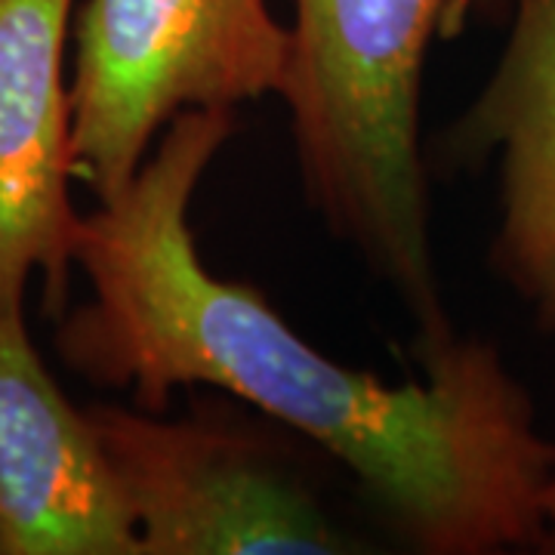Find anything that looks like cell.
I'll use <instances>...</instances> for the list:
<instances>
[{"label":"cell","mask_w":555,"mask_h":555,"mask_svg":"<svg viewBox=\"0 0 555 555\" xmlns=\"http://www.w3.org/2000/svg\"><path fill=\"white\" fill-rule=\"evenodd\" d=\"M291 53L269 0H87L68 93L75 177L115 198L182 112L281 96Z\"/></svg>","instance_id":"3"},{"label":"cell","mask_w":555,"mask_h":555,"mask_svg":"<svg viewBox=\"0 0 555 555\" xmlns=\"http://www.w3.org/2000/svg\"><path fill=\"white\" fill-rule=\"evenodd\" d=\"M478 0H297L281 90L306 195L408 302L420 346L451 334L438 291L420 96L429 47Z\"/></svg>","instance_id":"2"},{"label":"cell","mask_w":555,"mask_h":555,"mask_svg":"<svg viewBox=\"0 0 555 555\" xmlns=\"http://www.w3.org/2000/svg\"><path fill=\"white\" fill-rule=\"evenodd\" d=\"M68 16L72 0H0V302L10 306L25 302L35 272L60 306L75 262Z\"/></svg>","instance_id":"6"},{"label":"cell","mask_w":555,"mask_h":555,"mask_svg":"<svg viewBox=\"0 0 555 555\" xmlns=\"http://www.w3.org/2000/svg\"><path fill=\"white\" fill-rule=\"evenodd\" d=\"M454 167L500 164L494 272L555 334V0H516L494 72L444 139Z\"/></svg>","instance_id":"7"},{"label":"cell","mask_w":555,"mask_h":555,"mask_svg":"<svg viewBox=\"0 0 555 555\" xmlns=\"http://www.w3.org/2000/svg\"><path fill=\"white\" fill-rule=\"evenodd\" d=\"M232 127V108L182 112L137 177L78 219L90 299L62 321V358L80 377L133 389L142 411H164L177 386L238 396L339 460L420 553L540 543L555 441L494 343L451 331L416 346L423 379L389 386L201 262L189 210Z\"/></svg>","instance_id":"1"},{"label":"cell","mask_w":555,"mask_h":555,"mask_svg":"<svg viewBox=\"0 0 555 555\" xmlns=\"http://www.w3.org/2000/svg\"><path fill=\"white\" fill-rule=\"evenodd\" d=\"M137 525L142 555H339V531L275 454L214 420L87 411Z\"/></svg>","instance_id":"4"},{"label":"cell","mask_w":555,"mask_h":555,"mask_svg":"<svg viewBox=\"0 0 555 555\" xmlns=\"http://www.w3.org/2000/svg\"><path fill=\"white\" fill-rule=\"evenodd\" d=\"M0 555H142L87 411L62 396L0 302Z\"/></svg>","instance_id":"5"},{"label":"cell","mask_w":555,"mask_h":555,"mask_svg":"<svg viewBox=\"0 0 555 555\" xmlns=\"http://www.w3.org/2000/svg\"><path fill=\"white\" fill-rule=\"evenodd\" d=\"M543 509H546L550 525H555V473L550 478V485H546V494H543Z\"/></svg>","instance_id":"8"}]
</instances>
